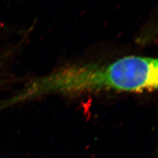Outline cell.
Wrapping results in <instances>:
<instances>
[{"label":"cell","mask_w":158,"mask_h":158,"mask_svg":"<svg viewBox=\"0 0 158 158\" xmlns=\"http://www.w3.org/2000/svg\"><path fill=\"white\" fill-rule=\"evenodd\" d=\"M158 60L124 57L107 64H72L29 81L0 102V111L50 94H80L102 91L143 92L156 90Z\"/></svg>","instance_id":"cell-1"}]
</instances>
